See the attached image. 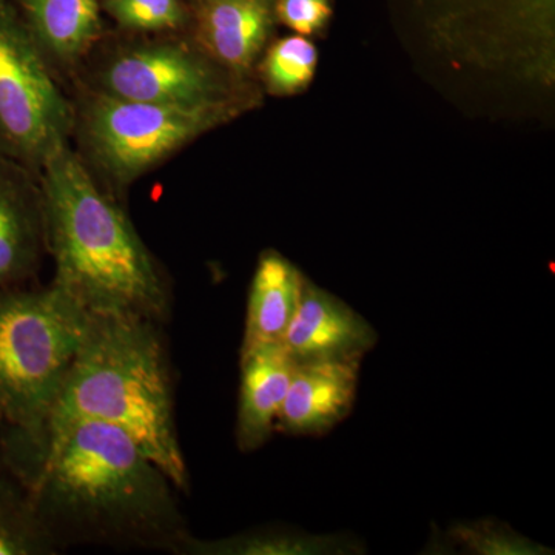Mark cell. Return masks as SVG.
<instances>
[{"label":"cell","instance_id":"1","mask_svg":"<svg viewBox=\"0 0 555 555\" xmlns=\"http://www.w3.org/2000/svg\"><path fill=\"white\" fill-rule=\"evenodd\" d=\"M13 477L30 491L60 553L96 545L179 555L192 535L177 486L126 430L108 423L69 427Z\"/></svg>","mask_w":555,"mask_h":555},{"label":"cell","instance_id":"2","mask_svg":"<svg viewBox=\"0 0 555 555\" xmlns=\"http://www.w3.org/2000/svg\"><path fill=\"white\" fill-rule=\"evenodd\" d=\"M173 401L160 324L133 313L90 312L78 353L38 438L0 456V466L14 476L69 427L102 422L126 430L178 491L188 492Z\"/></svg>","mask_w":555,"mask_h":555},{"label":"cell","instance_id":"3","mask_svg":"<svg viewBox=\"0 0 555 555\" xmlns=\"http://www.w3.org/2000/svg\"><path fill=\"white\" fill-rule=\"evenodd\" d=\"M40 182L54 283L89 312L133 313L163 324L171 306L163 266L72 144L47 160Z\"/></svg>","mask_w":555,"mask_h":555},{"label":"cell","instance_id":"4","mask_svg":"<svg viewBox=\"0 0 555 555\" xmlns=\"http://www.w3.org/2000/svg\"><path fill=\"white\" fill-rule=\"evenodd\" d=\"M90 312L60 284L0 291V456L38 438Z\"/></svg>","mask_w":555,"mask_h":555},{"label":"cell","instance_id":"5","mask_svg":"<svg viewBox=\"0 0 555 555\" xmlns=\"http://www.w3.org/2000/svg\"><path fill=\"white\" fill-rule=\"evenodd\" d=\"M79 89L73 101L76 153L120 203L139 178L244 112L236 107H171Z\"/></svg>","mask_w":555,"mask_h":555},{"label":"cell","instance_id":"6","mask_svg":"<svg viewBox=\"0 0 555 555\" xmlns=\"http://www.w3.org/2000/svg\"><path fill=\"white\" fill-rule=\"evenodd\" d=\"M98 47L76 83L107 96L171 107H236L257 102L255 87L230 75L188 33L130 35Z\"/></svg>","mask_w":555,"mask_h":555},{"label":"cell","instance_id":"7","mask_svg":"<svg viewBox=\"0 0 555 555\" xmlns=\"http://www.w3.org/2000/svg\"><path fill=\"white\" fill-rule=\"evenodd\" d=\"M75 109L11 0H0V155L39 171L73 133Z\"/></svg>","mask_w":555,"mask_h":555},{"label":"cell","instance_id":"8","mask_svg":"<svg viewBox=\"0 0 555 555\" xmlns=\"http://www.w3.org/2000/svg\"><path fill=\"white\" fill-rule=\"evenodd\" d=\"M47 254L40 173L0 155V291L27 286Z\"/></svg>","mask_w":555,"mask_h":555},{"label":"cell","instance_id":"9","mask_svg":"<svg viewBox=\"0 0 555 555\" xmlns=\"http://www.w3.org/2000/svg\"><path fill=\"white\" fill-rule=\"evenodd\" d=\"M188 35L230 75L250 82L268 49L276 0H192Z\"/></svg>","mask_w":555,"mask_h":555},{"label":"cell","instance_id":"10","mask_svg":"<svg viewBox=\"0 0 555 555\" xmlns=\"http://www.w3.org/2000/svg\"><path fill=\"white\" fill-rule=\"evenodd\" d=\"M377 343L378 332L366 318L306 278L297 313L283 338L295 364L363 360Z\"/></svg>","mask_w":555,"mask_h":555},{"label":"cell","instance_id":"11","mask_svg":"<svg viewBox=\"0 0 555 555\" xmlns=\"http://www.w3.org/2000/svg\"><path fill=\"white\" fill-rule=\"evenodd\" d=\"M360 358L295 364L276 433L321 437L345 422L356 404Z\"/></svg>","mask_w":555,"mask_h":555},{"label":"cell","instance_id":"12","mask_svg":"<svg viewBox=\"0 0 555 555\" xmlns=\"http://www.w3.org/2000/svg\"><path fill=\"white\" fill-rule=\"evenodd\" d=\"M51 68L78 78L105 39L101 0H11Z\"/></svg>","mask_w":555,"mask_h":555},{"label":"cell","instance_id":"13","mask_svg":"<svg viewBox=\"0 0 555 555\" xmlns=\"http://www.w3.org/2000/svg\"><path fill=\"white\" fill-rule=\"evenodd\" d=\"M240 366L236 444L241 452H255L276 433L295 363L283 343H276L241 356Z\"/></svg>","mask_w":555,"mask_h":555},{"label":"cell","instance_id":"14","mask_svg":"<svg viewBox=\"0 0 555 555\" xmlns=\"http://www.w3.org/2000/svg\"><path fill=\"white\" fill-rule=\"evenodd\" d=\"M306 276L276 250L259 255L248 291L246 328L240 357L257 347L283 343L295 313Z\"/></svg>","mask_w":555,"mask_h":555},{"label":"cell","instance_id":"15","mask_svg":"<svg viewBox=\"0 0 555 555\" xmlns=\"http://www.w3.org/2000/svg\"><path fill=\"white\" fill-rule=\"evenodd\" d=\"M412 3L438 30L483 21L546 39L553 31L554 0H412Z\"/></svg>","mask_w":555,"mask_h":555},{"label":"cell","instance_id":"16","mask_svg":"<svg viewBox=\"0 0 555 555\" xmlns=\"http://www.w3.org/2000/svg\"><path fill=\"white\" fill-rule=\"evenodd\" d=\"M363 545L345 535H310L286 528H262L224 539L190 535L179 555L361 554Z\"/></svg>","mask_w":555,"mask_h":555},{"label":"cell","instance_id":"17","mask_svg":"<svg viewBox=\"0 0 555 555\" xmlns=\"http://www.w3.org/2000/svg\"><path fill=\"white\" fill-rule=\"evenodd\" d=\"M54 545L42 525L30 491L0 466V555H54Z\"/></svg>","mask_w":555,"mask_h":555},{"label":"cell","instance_id":"18","mask_svg":"<svg viewBox=\"0 0 555 555\" xmlns=\"http://www.w3.org/2000/svg\"><path fill=\"white\" fill-rule=\"evenodd\" d=\"M317 47L306 36L292 35L270 43L257 69L264 89L275 96L305 91L315 78Z\"/></svg>","mask_w":555,"mask_h":555},{"label":"cell","instance_id":"19","mask_svg":"<svg viewBox=\"0 0 555 555\" xmlns=\"http://www.w3.org/2000/svg\"><path fill=\"white\" fill-rule=\"evenodd\" d=\"M107 14L127 35L185 33L190 7L184 0H101Z\"/></svg>","mask_w":555,"mask_h":555},{"label":"cell","instance_id":"20","mask_svg":"<svg viewBox=\"0 0 555 555\" xmlns=\"http://www.w3.org/2000/svg\"><path fill=\"white\" fill-rule=\"evenodd\" d=\"M447 539L466 553L480 555H540L550 554L547 547L517 534L513 528L499 521L481 520L449 528Z\"/></svg>","mask_w":555,"mask_h":555},{"label":"cell","instance_id":"21","mask_svg":"<svg viewBox=\"0 0 555 555\" xmlns=\"http://www.w3.org/2000/svg\"><path fill=\"white\" fill-rule=\"evenodd\" d=\"M332 14L331 0H276V21L306 38L323 31Z\"/></svg>","mask_w":555,"mask_h":555}]
</instances>
